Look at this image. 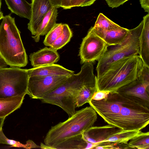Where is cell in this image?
<instances>
[{
  "label": "cell",
  "instance_id": "obj_1",
  "mask_svg": "<svg viewBox=\"0 0 149 149\" xmlns=\"http://www.w3.org/2000/svg\"><path fill=\"white\" fill-rule=\"evenodd\" d=\"M92 63L83 64L80 71L67 78L58 88L40 100L44 103L58 106L70 117L75 112L78 91L84 85L97 80Z\"/></svg>",
  "mask_w": 149,
  "mask_h": 149
},
{
  "label": "cell",
  "instance_id": "obj_2",
  "mask_svg": "<svg viewBox=\"0 0 149 149\" xmlns=\"http://www.w3.org/2000/svg\"><path fill=\"white\" fill-rule=\"evenodd\" d=\"M144 65L139 55L125 58L113 63L101 75L97 77L98 91H117L136 79Z\"/></svg>",
  "mask_w": 149,
  "mask_h": 149
},
{
  "label": "cell",
  "instance_id": "obj_3",
  "mask_svg": "<svg viewBox=\"0 0 149 149\" xmlns=\"http://www.w3.org/2000/svg\"><path fill=\"white\" fill-rule=\"evenodd\" d=\"M97 118L96 112L90 106L75 111L65 121L52 126L44 139L49 149L68 139L80 134L92 126Z\"/></svg>",
  "mask_w": 149,
  "mask_h": 149
},
{
  "label": "cell",
  "instance_id": "obj_4",
  "mask_svg": "<svg viewBox=\"0 0 149 149\" xmlns=\"http://www.w3.org/2000/svg\"><path fill=\"white\" fill-rule=\"evenodd\" d=\"M20 32L10 14L4 17L0 26V56L10 67H24L28 58Z\"/></svg>",
  "mask_w": 149,
  "mask_h": 149
},
{
  "label": "cell",
  "instance_id": "obj_5",
  "mask_svg": "<svg viewBox=\"0 0 149 149\" xmlns=\"http://www.w3.org/2000/svg\"><path fill=\"white\" fill-rule=\"evenodd\" d=\"M143 24V20L136 27L130 29L126 38L117 45L109 46L98 61L97 76L101 75L113 63L122 59L140 54L139 40Z\"/></svg>",
  "mask_w": 149,
  "mask_h": 149
},
{
  "label": "cell",
  "instance_id": "obj_6",
  "mask_svg": "<svg viewBox=\"0 0 149 149\" xmlns=\"http://www.w3.org/2000/svg\"><path fill=\"white\" fill-rule=\"evenodd\" d=\"M124 96L114 126L123 130H141L149 123V107L131 97Z\"/></svg>",
  "mask_w": 149,
  "mask_h": 149
},
{
  "label": "cell",
  "instance_id": "obj_7",
  "mask_svg": "<svg viewBox=\"0 0 149 149\" xmlns=\"http://www.w3.org/2000/svg\"><path fill=\"white\" fill-rule=\"evenodd\" d=\"M29 76L26 69L0 68V99L26 94Z\"/></svg>",
  "mask_w": 149,
  "mask_h": 149
},
{
  "label": "cell",
  "instance_id": "obj_8",
  "mask_svg": "<svg viewBox=\"0 0 149 149\" xmlns=\"http://www.w3.org/2000/svg\"><path fill=\"white\" fill-rule=\"evenodd\" d=\"M124 99V96L117 91L109 92L105 98L91 99L88 103L105 122L114 126Z\"/></svg>",
  "mask_w": 149,
  "mask_h": 149
},
{
  "label": "cell",
  "instance_id": "obj_9",
  "mask_svg": "<svg viewBox=\"0 0 149 149\" xmlns=\"http://www.w3.org/2000/svg\"><path fill=\"white\" fill-rule=\"evenodd\" d=\"M109 45L93 31L91 27L82 40L79 55L80 63H93L103 56Z\"/></svg>",
  "mask_w": 149,
  "mask_h": 149
},
{
  "label": "cell",
  "instance_id": "obj_10",
  "mask_svg": "<svg viewBox=\"0 0 149 149\" xmlns=\"http://www.w3.org/2000/svg\"><path fill=\"white\" fill-rule=\"evenodd\" d=\"M68 77H29L26 94L32 99L40 100L58 88L63 83Z\"/></svg>",
  "mask_w": 149,
  "mask_h": 149
},
{
  "label": "cell",
  "instance_id": "obj_11",
  "mask_svg": "<svg viewBox=\"0 0 149 149\" xmlns=\"http://www.w3.org/2000/svg\"><path fill=\"white\" fill-rule=\"evenodd\" d=\"M149 86L138 77L136 79L119 88L120 94L136 100L149 107Z\"/></svg>",
  "mask_w": 149,
  "mask_h": 149
},
{
  "label": "cell",
  "instance_id": "obj_12",
  "mask_svg": "<svg viewBox=\"0 0 149 149\" xmlns=\"http://www.w3.org/2000/svg\"><path fill=\"white\" fill-rule=\"evenodd\" d=\"M121 129L109 125L102 126H92L81 134L83 138L91 143L93 149L99 144L105 142L108 138Z\"/></svg>",
  "mask_w": 149,
  "mask_h": 149
},
{
  "label": "cell",
  "instance_id": "obj_13",
  "mask_svg": "<svg viewBox=\"0 0 149 149\" xmlns=\"http://www.w3.org/2000/svg\"><path fill=\"white\" fill-rule=\"evenodd\" d=\"M31 16L28 24V29L32 36L49 10L53 7L49 0H32Z\"/></svg>",
  "mask_w": 149,
  "mask_h": 149
},
{
  "label": "cell",
  "instance_id": "obj_14",
  "mask_svg": "<svg viewBox=\"0 0 149 149\" xmlns=\"http://www.w3.org/2000/svg\"><path fill=\"white\" fill-rule=\"evenodd\" d=\"M29 77L65 76L69 77L74 71L55 63L26 69Z\"/></svg>",
  "mask_w": 149,
  "mask_h": 149
},
{
  "label": "cell",
  "instance_id": "obj_15",
  "mask_svg": "<svg viewBox=\"0 0 149 149\" xmlns=\"http://www.w3.org/2000/svg\"><path fill=\"white\" fill-rule=\"evenodd\" d=\"M29 57L31 65L33 67L55 63L60 59L57 50L50 47H45L32 53Z\"/></svg>",
  "mask_w": 149,
  "mask_h": 149
},
{
  "label": "cell",
  "instance_id": "obj_16",
  "mask_svg": "<svg viewBox=\"0 0 149 149\" xmlns=\"http://www.w3.org/2000/svg\"><path fill=\"white\" fill-rule=\"evenodd\" d=\"M93 32L103 39L109 46L118 44L122 42L127 37L130 29L120 26L117 28L104 30L91 27Z\"/></svg>",
  "mask_w": 149,
  "mask_h": 149
},
{
  "label": "cell",
  "instance_id": "obj_17",
  "mask_svg": "<svg viewBox=\"0 0 149 149\" xmlns=\"http://www.w3.org/2000/svg\"><path fill=\"white\" fill-rule=\"evenodd\" d=\"M57 8L56 7L53 6L45 16L36 31L35 35L32 36L35 42H38L40 36L47 34L56 24Z\"/></svg>",
  "mask_w": 149,
  "mask_h": 149
},
{
  "label": "cell",
  "instance_id": "obj_18",
  "mask_svg": "<svg viewBox=\"0 0 149 149\" xmlns=\"http://www.w3.org/2000/svg\"><path fill=\"white\" fill-rule=\"evenodd\" d=\"M143 24L139 40L140 54L144 65L149 67V13L143 17Z\"/></svg>",
  "mask_w": 149,
  "mask_h": 149
},
{
  "label": "cell",
  "instance_id": "obj_19",
  "mask_svg": "<svg viewBox=\"0 0 149 149\" xmlns=\"http://www.w3.org/2000/svg\"><path fill=\"white\" fill-rule=\"evenodd\" d=\"M25 95L0 99V117H6L21 106Z\"/></svg>",
  "mask_w": 149,
  "mask_h": 149
},
{
  "label": "cell",
  "instance_id": "obj_20",
  "mask_svg": "<svg viewBox=\"0 0 149 149\" xmlns=\"http://www.w3.org/2000/svg\"><path fill=\"white\" fill-rule=\"evenodd\" d=\"M11 11L20 17L30 19L31 5L26 0H4Z\"/></svg>",
  "mask_w": 149,
  "mask_h": 149
},
{
  "label": "cell",
  "instance_id": "obj_21",
  "mask_svg": "<svg viewBox=\"0 0 149 149\" xmlns=\"http://www.w3.org/2000/svg\"><path fill=\"white\" fill-rule=\"evenodd\" d=\"M97 91V80L83 85L79 90L77 94V107L88 103L94 93Z\"/></svg>",
  "mask_w": 149,
  "mask_h": 149
},
{
  "label": "cell",
  "instance_id": "obj_22",
  "mask_svg": "<svg viewBox=\"0 0 149 149\" xmlns=\"http://www.w3.org/2000/svg\"><path fill=\"white\" fill-rule=\"evenodd\" d=\"M93 148V144L84 140L81 134L70 138L54 147L57 149Z\"/></svg>",
  "mask_w": 149,
  "mask_h": 149
},
{
  "label": "cell",
  "instance_id": "obj_23",
  "mask_svg": "<svg viewBox=\"0 0 149 149\" xmlns=\"http://www.w3.org/2000/svg\"><path fill=\"white\" fill-rule=\"evenodd\" d=\"M141 131H127L121 130L109 137L105 142H111L117 143H128V141L138 134Z\"/></svg>",
  "mask_w": 149,
  "mask_h": 149
},
{
  "label": "cell",
  "instance_id": "obj_24",
  "mask_svg": "<svg viewBox=\"0 0 149 149\" xmlns=\"http://www.w3.org/2000/svg\"><path fill=\"white\" fill-rule=\"evenodd\" d=\"M128 143L132 149H149V132L141 131Z\"/></svg>",
  "mask_w": 149,
  "mask_h": 149
},
{
  "label": "cell",
  "instance_id": "obj_25",
  "mask_svg": "<svg viewBox=\"0 0 149 149\" xmlns=\"http://www.w3.org/2000/svg\"><path fill=\"white\" fill-rule=\"evenodd\" d=\"M72 32L68 25L63 24L62 33L52 45L50 47L57 50L65 46L70 40Z\"/></svg>",
  "mask_w": 149,
  "mask_h": 149
},
{
  "label": "cell",
  "instance_id": "obj_26",
  "mask_svg": "<svg viewBox=\"0 0 149 149\" xmlns=\"http://www.w3.org/2000/svg\"><path fill=\"white\" fill-rule=\"evenodd\" d=\"M63 24L56 23L52 29L46 35L43 43L45 45L50 47L62 33Z\"/></svg>",
  "mask_w": 149,
  "mask_h": 149
},
{
  "label": "cell",
  "instance_id": "obj_27",
  "mask_svg": "<svg viewBox=\"0 0 149 149\" xmlns=\"http://www.w3.org/2000/svg\"><path fill=\"white\" fill-rule=\"evenodd\" d=\"M0 143L5 144L11 146L12 147L23 148L26 149L32 148H40L32 141L29 140L25 144L21 143L19 141L8 139L4 134L1 130L0 131Z\"/></svg>",
  "mask_w": 149,
  "mask_h": 149
},
{
  "label": "cell",
  "instance_id": "obj_28",
  "mask_svg": "<svg viewBox=\"0 0 149 149\" xmlns=\"http://www.w3.org/2000/svg\"><path fill=\"white\" fill-rule=\"evenodd\" d=\"M120 26L101 13H99L93 26L95 28L106 30L115 29Z\"/></svg>",
  "mask_w": 149,
  "mask_h": 149
},
{
  "label": "cell",
  "instance_id": "obj_29",
  "mask_svg": "<svg viewBox=\"0 0 149 149\" xmlns=\"http://www.w3.org/2000/svg\"><path fill=\"white\" fill-rule=\"evenodd\" d=\"M129 0H105L109 7L113 8H117L122 5L126 2Z\"/></svg>",
  "mask_w": 149,
  "mask_h": 149
},
{
  "label": "cell",
  "instance_id": "obj_30",
  "mask_svg": "<svg viewBox=\"0 0 149 149\" xmlns=\"http://www.w3.org/2000/svg\"><path fill=\"white\" fill-rule=\"evenodd\" d=\"M109 93L107 91H98L94 93L91 99L96 100H102L105 98Z\"/></svg>",
  "mask_w": 149,
  "mask_h": 149
},
{
  "label": "cell",
  "instance_id": "obj_31",
  "mask_svg": "<svg viewBox=\"0 0 149 149\" xmlns=\"http://www.w3.org/2000/svg\"><path fill=\"white\" fill-rule=\"evenodd\" d=\"M141 7L145 12L149 13V0H139Z\"/></svg>",
  "mask_w": 149,
  "mask_h": 149
},
{
  "label": "cell",
  "instance_id": "obj_32",
  "mask_svg": "<svg viewBox=\"0 0 149 149\" xmlns=\"http://www.w3.org/2000/svg\"><path fill=\"white\" fill-rule=\"evenodd\" d=\"M86 0H71L70 4V8L80 6Z\"/></svg>",
  "mask_w": 149,
  "mask_h": 149
},
{
  "label": "cell",
  "instance_id": "obj_33",
  "mask_svg": "<svg viewBox=\"0 0 149 149\" xmlns=\"http://www.w3.org/2000/svg\"><path fill=\"white\" fill-rule=\"evenodd\" d=\"M71 0H62L61 7L63 9H70V4Z\"/></svg>",
  "mask_w": 149,
  "mask_h": 149
},
{
  "label": "cell",
  "instance_id": "obj_34",
  "mask_svg": "<svg viewBox=\"0 0 149 149\" xmlns=\"http://www.w3.org/2000/svg\"><path fill=\"white\" fill-rule=\"evenodd\" d=\"M53 6L57 8L61 7L62 0H49Z\"/></svg>",
  "mask_w": 149,
  "mask_h": 149
},
{
  "label": "cell",
  "instance_id": "obj_35",
  "mask_svg": "<svg viewBox=\"0 0 149 149\" xmlns=\"http://www.w3.org/2000/svg\"><path fill=\"white\" fill-rule=\"evenodd\" d=\"M96 0H86L80 7L89 6L93 4Z\"/></svg>",
  "mask_w": 149,
  "mask_h": 149
},
{
  "label": "cell",
  "instance_id": "obj_36",
  "mask_svg": "<svg viewBox=\"0 0 149 149\" xmlns=\"http://www.w3.org/2000/svg\"><path fill=\"white\" fill-rule=\"evenodd\" d=\"M8 65L5 61L0 56V68H6Z\"/></svg>",
  "mask_w": 149,
  "mask_h": 149
},
{
  "label": "cell",
  "instance_id": "obj_37",
  "mask_svg": "<svg viewBox=\"0 0 149 149\" xmlns=\"http://www.w3.org/2000/svg\"><path fill=\"white\" fill-rule=\"evenodd\" d=\"M5 117H0V131L2 130V127Z\"/></svg>",
  "mask_w": 149,
  "mask_h": 149
},
{
  "label": "cell",
  "instance_id": "obj_38",
  "mask_svg": "<svg viewBox=\"0 0 149 149\" xmlns=\"http://www.w3.org/2000/svg\"><path fill=\"white\" fill-rule=\"evenodd\" d=\"M4 17L2 12L0 11V20L3 19Z\"/></svg>",
  "mask_w": 149,
  "mask_h": 149
},
{
  "label": "cell",
  "instance_id": "obj_39",
  "mask_svg": "<svg viewBox=\"0 0 149 149\" xmlns=\"http://www.w3.org/2000/svg\"><path fill=\"white\" fill-rule=\"evenodd\" d=\"M1 0H0V9H1Z\"/></svg>",
  "mask_w": 149,
  "mask_h": 149
}]
</instances>
